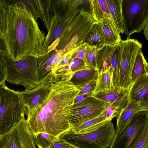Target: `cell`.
Masks as SVG:
<instances>
[{
  "instance_id": "6da1fadb",
  "label": "cell",
  "mask_w": 148,
  "mask_h": 148,
  "mask_svg": "<svg viewBox=\"0 0 148 148\" xmlns=\"http://www.w3.org/2000/svg\"><path fill=\"white\" fill-rule=\"evenodd\" d=\"M6 6L5 30L2 39L8 57L14 61L45 54V32L19 0H3Z\"/></svg>"
},
{
  "instance_id": "7a4b0ae2",
  "label": "cell",
  "mask_w": 148,
  "mask_h": 148,
  "mask_svg": "<svg viewBox=\"0 0 148 148\" xmlns=\"http://www.w3.org/2000/svg\"><path fill=\"white\" fill-rule=\"evenodd\" d=\"M80 90L69 80L52 82L45 101L27 110V122L34 136L45 132L59 138L72 127L69 121L70 109Z\"/></svg>"
},
{
  "instance_id": "3957f363",
  "label": "cell",
  "mask_w": 148,
  "mask_h": 148,
  "mask_svg": "<svg viewBox=\"0 0 148 148\" xmlns=\"http://www.w3.org/2000/svg\"><path fill=\"white\" fill-rule=\"evenodd\" d=\"M38 58L32 56L17 61L12 60L5 52H0V85L6 81L21 85L25 90L32 89L40 83Z\"/></svg>"
},
{
  "instance_id": "277c9868",
  "label": "cell",
  "mask_w": 148,
  "mask_h": 148,
  "mask_svg": "<svg viewBox=\"0 0 148 148\" xmlns=\"http://www.w3.org/2000/svg\"><path fill=\"white\" fill-rule=\"evenodd\" d=\"M0 135L5 133L24 117L26 106L20 91L0 86Z\"/></svg>"
},
{
  "instance_id": "5b68a950",
  "label": "cell",
  "mask_w": 148,
  "mask_h": 148,
  "mask_svg": "<svg viewBox=\"0 0 148 148\" xmlns=\"http://www.w3.org/2000/svg\"><path fill=\"white\" fill-rule=\"evenodd\" d=\"M95 22L88 12L82 10L63 31L55 49L64 55L81 46Z\"/></svg>"
},
{
  "instance_id": "8992f818",
  "label": "cell",
  "mask_w": 148,
  "mask_h": 148,
  "mask_svg": "<svg viewBox=\"0 0 148 148\" xmlns=\"http://www.w3.org/2000/svg\"><path fill=\"white\" fill-rule=\"evenodd\" d=\"M117 131L109 120L97 129L83 133H76L71 128L61 134V138L76 148H108Z\"/></svg>"
},
{
  "instance_id": "52a82bcc",
  "label": "cell",
  "mask_w": 148,
  "mask_h": 148,
  "mask_svg": "<svg viewBox=\"0 0 148 148\" xmlns=\"http://www.w3.org/2000/svg\"><path fill=\"white\" fill-rule=\"evenodd\" d=\"M142 44L137 39L122 40L119 44L120 69L119 87L128 91L132 85L131 75L136 56L142 49Z\"/></svg>"
},
{
  "instance_id": "ba28073f",
  "label": "cell",
  "mask_w": 148,
  "mask_h": 148,
  "mask_svg": "<svg viewBox=\"0 0 148 148\" xmlns=\"http://www.w3.org/2000/svg\"><path fill=\"white\" fill-rule=\"evenodd\" d=\"M124 33L127 39L143 31L148 21V0H123Z\"/></svg>"
},
{
  "instance_id": "9c48e42d",
  "label": "cell",
  "mask_w": 148,
  "mask_h": 148,
  "mask_svg": "<svg viewBox=\"0 0 148 148\" xmlns=\"http://www.w3.org/2000/svg\"><path fill=\"white\" fill-rule=\"evenodd\" d=\"M148 121V110L137 112L121 130L116 132L109 148H134Z\"/></svg>"
},
{
  "instance_id": "30bf717a",
  "label": "cell",
  "mask_w": 148,
  "mask_h": 148,
  "mask_svg": "<svg viewBox=\"0 0 148 148\" xmlns=\"http://www.w3.org/2000/svg\"><path fill=\"white\" fill-rule=\"evenodd\" d=\"M36 145L35 137L25 117L0 135V148H37Z\"/></svg>"
},
{
  "instance_id": "8fae6325",
  "label": "cell",
  "mask_w": 148,
  "mask_h": 148,
  "mask_svg": "<svg viewBox=\"0 0 148 148\" xmlns=\"http://www.w3.org/2000/svg\"><path fill=\"white\" fill-rule=\"evenodd\" d=\"M110 104L92 96L74 104L70 110L69 121L72 126L98 117Z\"/></svg>"
},
{
  "instance_id": "7c38bea8",
  "label": "cell",
  "mask_w": 148,
  "mask_h": 148,
  "mask_svg": "<svg viewBox=\"0 0 148 148\" xmlns=\"http://www.w3.org/2000/svg\"><path fill=\"white\" fill-rule=\"evenodd\" d=\"M53 79L51 71L40 81L39 84L34 88L20 91L27 110L34 109L45 101L52 90Z\"/></svg>"
},
{
  "instance_id": "4fadbf2b",
  "label": "cell",
  "mask_w": 148,
  "mask_h": 148,
  "mask_svg": "<svg viewBox=\"0 0 148 148\" xmlns=\"http://www.w3.org/2000/svg\"><path fill=\"white\" fill-rule=\"evenodd\" d=\"M51 3L54 16L64 20L79 12L82 9L78 8L81 4L89 3V0H51Z\"/></svg>"
},
{
  "instance_id": "5bb4252c",
  "label": "cell",
  "mask_w": 148,
  "mask_h": 148,
  "mask_svg": "<svg viewBox=\"0 0 148 148\" xmlns=\"http://www.w3.org/2000/svg\"><path fill=\"white\" fill-rule=\"evenodd\" d=\"M64 56L55 48L38 58V69L40 81L53 70Z\"/></svg>"
},
{
  "instance_id": "9a60e30c",
  "label": "cell",
  "mask_w": 148,
  "mask_h": 148,
  "mask_svg": "<svg viewBox=\"0 0 148 148\" xmlns=\"http://www.w3.org/2000/svg\"><path fill=\"white\" fill-rule=\"evenodd\" d=\"M128 102L139 104L148 101V74L137 79L127 93Z\"/></svg>"
},
{
  "instance_id": "2e32d148",
  "label": "cell",
  "mask_w": 148,
  "mask_h": 148,
  "mask_svg": "<svg viewBox=\"0 0 148 148\" xmlns=\"http://www.w3.org/2000/svg\"><path fill=\"white\" fill-rule=\"evenodd\" d=\"M78 13L64 20H62L55 16H53L43 44L44 54L47 52L51 45L60 37L64 30Z\"/></svg>"
},
{
  "instance_id": "e0dca14e",
  "label": "cell",
  "mask_w": 148,
  "mask_h": 148,
  "mask_svg": "<svg viewBox=\"0 0 148 148\" xmlns=\"http://www.w3.org/2000/svg\"><path fill=\"white\" fill-rule=\"evenodd\" d=\"M89 9L95 21L100 22L105 18L114 21L106 0H89Z\"/></svg>"
},
{
  "instance_id": "ac0fdd59",
  "label": "cell",
  "mask_w": 148,
  "mask_h": 148,
  "mask_svg": "<svg viewBox=\"0 0 148 148\" xmlns=\"http://www.w3.org/2000/svg\"><path fill=\"white\" fill-rule=\"evenodd\" d=\"M118 45L112 46L105 45L99 49L97 55L96 62L98 74L101 71L109 70Z\"/></svg>"
},
{
  "instance_id": "d6986e66",
  "label": "cell",
  "mask_w": 148,
  "mask_h": 148,
  "mask_svg": "<svg viewBox=\"0 0 148 148\" xmlns=\"http://www.w3.org/2000/svg\"><path fill=\"white\" fill-rule=\"evenodd\" d=\"M99 22L103 33L106 45L112 46L119 44L122 41L120 33L114 21L105 18Z\"/></svg>"
},
{
  "instance_id": "ffe728a7",
  "label": "cell",
  "mask_w": 148,
  "mask_h": 148,
  "mask_svg": "<svg viewBox=\"0 0 148 148\" xmlns=\"http://www.w3.org/2000/svg\"><path fill=\"white\" fill-rule=\"evenodd\" d=\"M98 74L96 69L88 67L73 74L70 81L80 90L91 82L96 80Z\"/></svg>"
},
{
  "instance_id": "44dd1931",
  "label": "cell",
  "mask_w": 148,
  "mask_h": 148,
  "mask_svg": "<svg viewBox=\"0 0 148 148\" xmlns=\"http://www.w3.org/2000/svg\"><path fill=\"white\" fill-rule=\"evenodd\" d=\"M114 22L120 33L123 34L125 23L123 10V0H106Z\"/></svg>"
},
{
  "instance_id": "7402d4cb",
  "label": "cell",
  "mask_w": 148,
  "mask_h": 148,
  "mask_svg": "<svg viewBox=\"0 0 148 148\" xmlns=\"http://www.w3.org/2000/svg\"><path fill=\"white\" fill-rule=\"evenodd\" d=\"M84 42L99 49L106 45L103 33L99 22L95 21L92 24Z\"/></svg>"
},
{
  "instance_id": "603a6c76",
  "label": "cell",
  "mask_w": 148,
  "mask_h": 148,
  "mask_svg": "<svg viewBox=\"0 0 148 148\" xmlns=\"http://www.w3.org/2000/svg\"><path fill=\"white\" fill-rule=\"evenodd\" d=\"M138 104L128 102L116 118V131L122 130L137 113Z\"/></svg>"
},
{
  "instance_id": "cb8c5ba5",
  "label": "cell",
  "mask_w": 148,
  "mask_h": 148,
  "mask_svg": "<svg viewBox=\"0 0 148 148\" xmlns=\"http://www.w3.org/2000/svg\"><path fill=\"white\" fill-rule=\"evenodd\" d=\"M103 113L95 119L72 126V131L76 133H83L98 129L109 120Z\"/></svg>"
},
{
  "instance_id": "d4e9b609",
  "label": "cell",
  "mask_w": 148,
  "mask_h": 148,
  "mask_svg": "<svg viewBox=\"0 0 148 148\" xmlns=\"http://www.w3.org/2000/svg\"><path fill=\"white\" fill-rule=\"evenodd\" d=\"M147 74L148 63L141 49L136 56L133 68L131 75L132 84L139 77Z\"/></svg>"
},
{
  "instance_id": "484cf974",
  "label": "cell",
  "mask_w": 148,
  "mask_h": 148,
  "mask_svg": "<svg viewBox=\"0 0 148 148\" xmlns=\"http://www.w3.org/2000/svg\"><path fill=\"white\" fill-rule=\"evenodd\" d=\"M96 82V86L92 92V95L115 88L108 70L101 71L98 73Z\"/></svg>"
},
{
  "instance_id": "4316f807",
  "label": "cell",
  "mask_w": 148,
  "mask_h": 148,
  "mask_svg": "<svg viewBox=\"0 0 148 148\" xmlns=\"http://www.w3.org/2000/svg\"><path fill=\"white\" fill-rule=\"evenodd\" d=\"M128 91L116 88L92 95L94 97L111 104L127 95Z\"/></svg>"
},
{
  "instance_id": "83f0119b",
  "label": "cell",
  "mask_w": 148,
  "mask_h": 148,
  "mask_svg": "<svg viewBox=\"0 0 148 148\" xmlns=\"http://www.w3.org/2000/svg\"><path fill=\"white\" fill-rule=\"evenodd\" d=\"M42 20L45 27L48 31L54 16L51 0H38Z\"/></svg>"
},
{
  "instance_id": "f1b7e54d",
  "label": "cell",
  "mask_w": 148,
  "mask_h": 148,
  "mask_svg": "<svg viewBox=\"0 0 148 148\" xmlns=\"http://www.w3.org/2000/svg\"><path fill=\"white\" fill-rule=\"evenodd\" d=\"M128 102L127 95L122 99L116 101L110 104L103 113L108 120L112 121L119 115L123 108Z\"/></svg>"
},
{
  "instance_id": "f546056e",
  "label": "cell",
  "mask_w": 148,
  "mask_h": 148,
  "mask_svg": "<svg viewBox=\"0 0 148 148\" xmlns=\"http://www.w3.org/2000/svg\"><path fill=\"white\" fill-rule=\"evenodd\" d=\"M84 44L85 49L86 66L88 67L97 69V55L99 49L96 47L85 42Z\"/></svg>"
},
{
  "instance_id": "4dcf8cb0",
  "label": "cell",
  "mask_w": 148,
  "mask_h": 148,
  "mask_svg": "<svg viewBox=\"0 0 148 148\" xmlns=\"http://www.w3.org/2000/svg\"><path fill=\"white\" fill-rule=\"evenodd\" d=\"M35 137L36 145L39 148H49L59 138L43 132L38 134Z\"/></svg>"
},
{
  "instance_id": "1f68e13d",
  "label": "cell",
  "mask_w": 148,
  "mask_h": 148,
  "mask_svg": "<svg viewBox=\"0 0 148 148\" xmlns=\"http://www.w3.org/2000/svg\"><path fill=\"white\" fill-rule=\"evenodd\" d=\"M79 47L72 50L65 55L60 62L52 71L53 75L59 73L66 69L70 66L73 59L72 58L73 54L74 52Z\"/></svg>"
},
{
  "instance_id": "d6a6232c",
  "label": "cell",
  "mask_w": 148,
  "mask_h": 148,
  "mask_svg": "<svg viewBox=\"0 0 148 148\" xmlns=\"http://www.w3.org/2000/svg\"><path fill=\"white\" fill-rule=\"evenodd\" d=\"M19 1L26 6L27 10L36 21L38 18L41 19V14L38 0Z\"/></svg>"
},
{
  "instance_id": "836d02e7",
  "label": "cell",
  "mask_w": 148,
  "mask_h": 148,
  "mask_svg": "<svg viewBox=\"0 0 148 148\" xmlns=\"http://www.w3.org/2000/svg\"><path fill=\"white\" fill-rule=\"evenodd\" d=\"M0 38L2 39L5 30L6 9L3 0H0Z\"/></svg>"
},
{
  "instance_id": "e575fe53",
  "label": "cell",
  "mask_w": 148,
  "mask_h": 148,
  "mask_svg": "<svg viewBox=\"0 0 148 148\" xmlns=\"http://www.w3.org/2000/svg\"><path fill=\"white\" fill-rule=\"evenodd\" d=\"M134 148H148V121L141 137Z\"/></svg>"
},
{
  "instance_id": "d590c367",
  "label": "cell",
  "mask_w": 148,
  "mask_h": 148,
  "mask_svg": "<svg viewBox=\"0 0 148 148\" xmlns=\"http://www.w3.org/2000/svg\"><path fill=\"white\" fill-rule=\"evenodd\" d=\"M49 148H76L60 138L55 141Z\"/></svg>"
},
{
  "instance_id": "8d00e7d4",
  "label": "cell",
  "mask_w": 148,
  "mask_h": 148,
  "mask_svg": "<svg viewBox=\"0 0 148 148\" xmlns=\"http://www.w3.org/2000/svg\"><path fill=\"white\" fill-rule=\"evenodd\" d=\"M72 58L73 59H81L84 61L86 64L85 49L84 43L74 52Z\"/></svg>"
},
{
  "instance_id": "74e56055",
  "label": "cell",
  "mask_w": 148,
  "mask_h": 148,
  "mask_svg": "<svg viewBox=\"0 0 148 148\" xmlns=\"http://www.w3.org/2000/svg\"><path fill=\"white\" fill-rule=\"evenodd\" d=\"M96 85V80L91 82L80 90L78 95L86 93L92 92L95 89Z\"/></svg>"
},
{
  "instance_id": "f35d334b",
  "label": "cell",
  "mask_w": 148,
  "mask_h": 148,
  "mask_svg": "<svg viewBox=\"0 0 148 148\" xmlns=\"http://www.w3.org/2000/svg\"><path fill=\"white\" fill-rule=\"evenodd\" d=\"M92 92H90L78 95L74 100L73 104L81 101L88 97L92 96Z\"/></svg>"
},
{
  "instance_id": "ab89813d",
  "label": "cell",
  "mask_w": 148,
  "mask_h": 148,
  "mask_svg": "<svg viewBox=\"0 0 148 148\" xmlns=\"http://www.w3.org/2000/svg\"><path fill=\"white\" fill-rule=\"evenodd\" d=\"M148 110V101L140 103L138 104L136 110L137 112L142 111Z\"/></svg>"
},
{
  "instance_id": "60d3db41",
  "label": "cell",
  "mask_w": 148,
  "mask_h": 148,
  "mask_svg": "<svg viewBox=\"0 0 148 148\" xmlns=\"http://www.w3.org/2000/svg\"><path fill=\"white\" fill-rule=\"evenodd\" d=\"M143 31V34L145 37L146 40L148 41V21L145 25Z\"/></svg>"
}]
</instances>
